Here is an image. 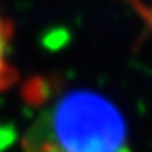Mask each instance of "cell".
Returning <instances> with one entry per match:
<instances>
[{
  "label": "cell",
  "instance_id": "6da1fadb",
  "mask_svg": "<svg viewBox=\"0 0 152 152\" xmlns=\"http://www.w3.org/2000/svg\"><path fill=\"white\" fill-rule=\"evenodd\" d=\"M26 152H130L125 117L106 97L72 90L48 103L31 121Z\"/></svg>",
  "mask_w": 152,
  "mask_h": 152
},
{
  "label": "cell",
  "instance_id": "7a4b0ae2",
  "mask_svg": "<svg viewBox=\"0 0 152 152\" xmlns=\"http://www.w3.org/2000/svg\"><path fill=\"white\" fill-rule=\"evenodd\" d=\"M9 42L11 28L0 13V92L13 83V66L9 64Z\"/></svg>",
  "mask_w": 152,
  "mask_h": 152
}]
</instances>
